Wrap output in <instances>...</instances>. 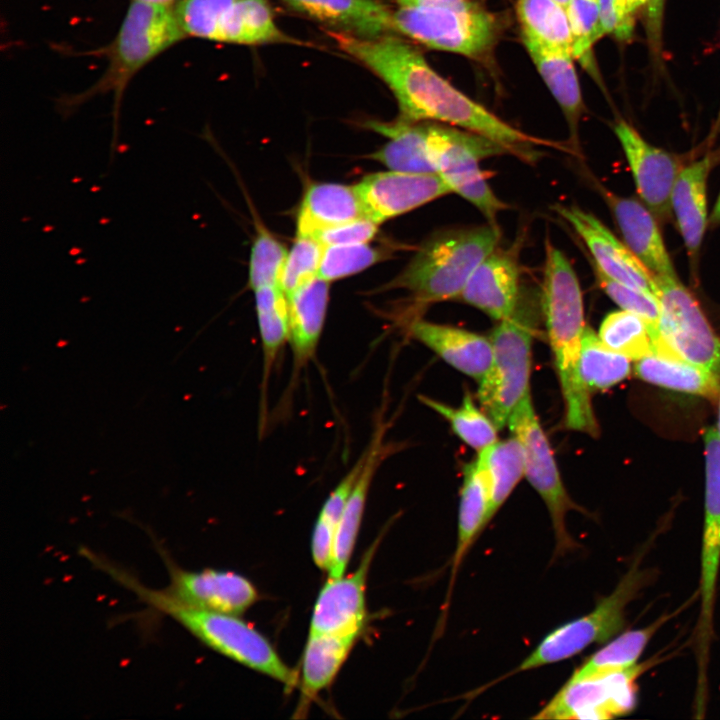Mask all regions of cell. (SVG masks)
<instances>
[{"label": "cell", "instance_id": "41", "mask_svg": "<svg viewBox=\"0 0 720 720\" xmlns=\"http://www.w3.org/2000/svg\"><path fill=\"white\" fill-rule=\"evenodd\" d=\"M288 251L268 230H258L249 260L248 284L254 291L267 285H280ZM281 286V285H280Z\"/></svg>", "mask_w": 720, "mask_h": 720}, {"label": "cell", "instance_id": "16", "mask_svg": "<svg viewBox=\"0 0 720 720\" xmlns=\"http://www.w3.org/2000/svg\"><path fill=\"white\" fill-rule=\"evenodd\" d=\"M614 130L642 200L655 216L669 219L672 189L684 161L649 144L625 121H619Z\"/></svg>", "mask_w": 720, "mask_h": 720}, {"label": "cell", "instance_id": "24", "mask_svg": "<svg viewBox=\"0 0 720 720\" xmlns=\"http://www.w3.org/2000/svg\"><path fill=\"white\" fill-rule=\"evenodd\" d=\"M713 156L708 153L680 171L671 193V209L691 258L698 255L707 225V178Z\"/></svg>", "mask_w": 720, "mask_h": 720}, {"label": "cell", "instance_id": "51", "mask_svg": "<svg viewBox=\"0 0 720 720\" xmlns=\"http://www.w3.org/2000/svg\"><path fill=\"white\" fill-rule=\"evenodd\" d=\"M151 4L171 5L174 0H132Z\"/></svg>", "mask_w": 720, "mask_h": 720}, {"label": "cell", "instance_id": "37", "mask_svg": "<svg viewBox=\"0 0 720 720\" xmlns=\"http://www.w3.org/2000/svg\"><path fill=\"white\" fill-rule=\"evenodd\" d=\"M629 360L607 347L600 337L586 326L582 337L579 372L590 392L607 389L624 380L630 374Z\"/></svg>", "mask_w": 720, "mask_h": 720}, {"label": "cell", "instance_id": "22", "mask_svg": "<svg viewBox=\"0 0 720 720\" xmlns=\"http://www.w3.org/2000/svg\"><path fill=\"white\" fill-rule=\"evenodd\" d=\"M409 332L452 367L478 381L492 364V342L482 335L420 319L410 324Z\"/></svg>", "mask_w": 720, "mask_h": 720}, {"label": "cell", "instance_id": "1", "mask_svg": "<svg viewBox=\"0 0 720 720\" xmlns=\"http://www.w3.org/2000/svg\"><path fill=\"white\" fill-rule=\"evenodd\" d=\"M331 36L342 51L388 86L404 120L434 121L476 133L528 163L537 160V146L563 148L515 128L469 98L439 75L421 51L401 35L359 38L331 32Z\"/></svg>", "mask_w": 720, "mask_h": 720}, {"label": "cell", "instance_id": "14", "mask_svg": "<svg viewBox=\"0 0 720 720\" xmlns=\"http://www.w3.org/2000/svg\"><path fill=\"white\" fill-rule=\"evenodd\" d=\"M157 544L169 574V584L160 591L170 600L196 609L239 615L257 599V591L246 578L233 572L179 567Z\"/></svg>", "mask_w": 720, "mask_h": 720}, {"label": "cell", "instance_id": "36", "mask_svg": "<svg viewBox=\"0 0 720 720\" xmlns=\"http://www.w3.org/2000/svg\"><path fill=\"white\" fill-rule=\"evenodd\" d=\"M254 293L263 347L264 386L280 349L289 340L288 301L280 285L263 286L254 290Z\"/></svg>", "mask_w": 720, "mask_h": 720}, {"label": "cell", "instance_id": "42", "mask_svg": "<svg viewBox=\"0 0 720 720\" xmlns=\"http://www.w3.org/2000/svg\"><path fill=\"white\" fill-rule=\"evenodd\" d=\"M234 0H177L174 11L186 36L217 41L223 16Z\"/></svg>", "mask_w": 720, "mask_h": 720}, {"label": "cell", "instance_id": "23", "mask_svg": "<svg viewBox=\"0 0 720 720\" xmlns=\"http://www.w3.org/2000/svg\"><path fill=\"white\" fill-rule=\"evenodd\" d=\"M385 426L378 424L365 449V461L358 479L347 499L337 526L333 559L329 570L330 578H338L349 562L354 543L361 524L368 491L373 477L391 447L384 443Z\"/></svg>", "mask_w": 720, "mask_h": 720}, {"label": "cell", "instance_id": "44", "mask_svg": "<svg viewBox=\"0 0 720 720\" xmlns=\"http://www.w3.org/2000/svg\"><path fill=\"white\" fill-rule=\"evenodd\" d=\"M593 268L600 288L623 310L635 313L646 322L653 339L655 351L660 342V306L658 300L649 294L609 278L595 266Z\"/></svg>", "mask_w": 720, "mask_h": 720}, {"label": "cell", "instance_id": "9", "mask_svg": "<svg viewBox=\"0 0 720 720\" xmlns=\"http://www.w3.org/2000/svg\"><path fill=\"white\" fill-rule=\"evenodd\" d=\"M522 311L518 302L513 314L493 330L492 364L479 381L482 410L498 429L508 424L514 409L529 394L532 327L528 312Z\"/></svg>", "mask_w": 720, "mask_h": 720}, {"label": "cell", "instance_id": "29", "mask_svg": "<svg viewBox=\"0 0 720 720\" xmlns=\"http://www.w3.org/2000/svg\"><path fill=\"white\" fill-rule=\"evenodd\" d=\"M365 127L389 139L370 158L394 171L436 173L427 149L428 121L412 122L399 117L392 122L367 121Z\"/></svg>", "mask_w": 720, "mask_h": 720}, {"label": "cell", "instance_id": "45", "mask_svg": "<svg viewBox=\"0 0 720 720\" xmlns=\"http://www.w3.org/2000/svg\"><path fill=\"white\" fill-rule=\"evenodd\" d=\"M324 245L315 237L296 236L286 258L280 285L286 297L318 276Z\"/></svg>", "mask_w": 720, "mask_h": 720}, {"label": "cell", "instance_id": "13", "mask_svg": "<svg viewBox=\"0 0 720 720\" xmlns=\"http://www.w3.org/2000/svg\"><path fill=\"white\" fill-rule=\"evenodd\" d=\"M705 442V504L701 548V607L696 630V654L708 657L713 637V614L720 569V436L709 427Z\"/></svg>", "mask_w": 720, "mask_h": 720}, {"label": "cell", "instance_id": "8", "mask_svg": "<svg viewBox=\"0 0 720 720\" xmlns=\"http://www.w3.org/2000/svg\"><path fill=\"white\" fill-rule=\"evenodd\" d=\"M393 21L398 35L476 61L490 58L502 31L499 17L481 5L472 9L398 7Z\"/></svg>", "mask_w": 720, "mask_h": 720}, {"label": "cell", "instance_id": "46", "mask_svg": "<svg viewBox=\"0 0 720 720\" xmlns=\"http://www.w3.org/2000/svg\"><path fill=\"white\" fill-rule=\"evenodd\" d=\"M378 226L373 220L364 217L326 229L316 238L324 246L367 243L376 235Z\"/></svg>", "mask_w": 720, "mask_h": 720}, {"label": "cell", "instance_id": "2", "mask_svg": "<svg viewBox=\"0 0 720 720\" xmlns=\"http://www.w3.org/2000/svg\"><path fill=\"white\" fill-rule=\"evenodd\" d=\"M542 308L565 406L567 428L598 435L590 391L579 372L584 322L577 275L566 256L545 240Z\"/></svg>", "mask_w": 720, "mask_h": 720}, {"label": "cell", "instance_id": "7", "mask_svg": "<svg viewBox=\"0 0 720 720\" xmlns=\"http://www.w3.org/2000/svg\"><path fill=\"white\" fill-rule=\"evenodd\" d=\"M427 149L436 173L451 192L474 205L489 221L506 205L494 194L481 168L486 158L510 154L499 143L454 126L428 121Z\"/></svg>", "mask_w": 720, "mask_h": 720}, {"label": "cell", "instance_id": "11", "mask_svg": "<svg viewBox=\"0 0 720 720\" xmlns=\"http://www.w3.org/2000/svg\"><path fill=\"white\" fill-rule=\"evenodd\" d=\"M660 342L653 354L678 358L720 373V338L678 277L656 276Z\"/></svg>", "mask_w": 720, "mask_h": 720}, {"label": "cell", "instance_id": "10", "mask_svg": "<svg viewBox=\"0 0 720 720\" xmlns=\"http://www.w3.org/2000/svg\"><path fill=\"white\" fill-rule=\"evenodd\" d=\"M510 430L521 443L525 458V476L546 505L554 533L553 558L578 549L579 543L566 526L571 510L583 511L568 495L557 464L538 417L530 393L518 404L508 420Z\"/></svg>", "mask_w": 720, "mask_h": 720}, {"label": "cell", "instance_id": "39", "mask_svg": "<svg viewBox=\"0 0 720 720\" xmlns=\"http://www.w3.org/2000/svg\"><path fill=\"white\" fill-rule=\"evenodd\" d=\"M602 342L628 359L639 360L654 353V344L646 322L627 310L608 314L599 335Z\"/></svg>", "mask_w": 720, "mask_h": 720}, {"label": "cell", "instance_id": "12", "mask_svg": "<svg viewBox=\"0 0 720 720\" xmlns=\"http://www.w3.org/2000/svg\"><path fill=\"white\" fill-rule=\"evenodd\" d=\"M647 664L582 680H567L536 719H610L636 705V679Z\"/></svg>", "mask_w": 720, "mask_h": 720}, {"label": "cell", "instance_id": "50", "mask_svg": "<svg viewBox=\"0 0 720 720\" xmlns=\"http://www.w3.org/2000/svg\"><path fill=\"white\" fill-rule=\"evenodd\" d=\"M710 223L713 225L720 224V194L717 198L716 204L711 214Z\"/></svg>", "mask_w": 720, "mask_h": 720}, {"label": "cell", "instance_id": "43", "mask_svg": "<svg viewBox=\"0 0 720 720\" xmlns=\"http://www.w3.org/2000/svg\"><path fill=\"white\" fill-rule=\"evenodd\" d=\"M382 257L367 243L324 246L318 276L328 282L337 280L368 268Z\"/></svg>", "mask_w": 720, "mask_h": 720}, {"label": "cell", "instance_id": "38", "mask_svg": "<svg viewBox=\"0 0 720 720\" xmlns=\"http://www.w3.org/2000/svg\"><path fill=\"white\" fill-rule=\"evenodd\" d=\"M419 399L448 420L455 434L470 447L481 451L497 441L498 428L484 411L476 407L469 393L465 394L457 408L426 396H419Z\"/></svg>", "mask_w": 720, "mask_h": 720}, {"label": "cell", "instance_id": "19", "mask_svg": "<svg viewBox=\"0 0 720 720\" xmlns=\"http://www.w3.org/2000/svg\"><path fill=\"white\" fill-rule=\"evenodd\" d=\"M378 542L379 539L370 546L351 575L329 577L315 603L310 634L362 631L366 620L367 574Z\"/></svg>", "mask_w": 720, "mask_h": 720}, {"label": "cell", "instance_id": "31", "mask_svg": "<svg viewBox=\"0 0 720 720\" xmlns=\"http://www.w3.org/2000/svg\"><path fill=\"white\" fill-rule=\"evenodd\" d=\"M639 378L679 392L715 399L720 393L719 374L690 362L651 354L635 365Z\"/></svg>", "mask_w": 720, "mask_h": 720}, {"label": "cell", "instance_id": "33", "mask_svg": "<svg viewBox=\"0 0 720 720\" xmlns=\"http://www.w3.org/2000/svg\"><path fill=\"white\" fill-rule=\"evenodd\" d=\"M360 633L309 634L302 671L306 694H316L332 682Z\"/></svg>", "mask_w": 720, "mask_h": 720}, {"label": "cell", "instance_id": "48", "mask_svg": "<svg viewBox=\"0 0 720 720\" xmlns=\"http://www.w3.org/2000/svg\"><path fill=\"white\" fill-rule=\"evenodd\" d=\"M398 7L405 8H455L472 9L480 6L477 0H394Z\"/></svg>", "mask_w": 720, "mask_h": 720}, {"label": "cell", "instance_id": "26", "mask_svg": "<svg viewBox=\"0 0 720 720\" xmlns=\"http://www.w3.org/2000/svg\"><path fill=\"white\" fill-rule=\"evenodd\" d=\"M538 73L560 106L569 128V143L578 153V127L584 103L572 53L523 43Z\"/></svg>", "mask_w": 720, "mask_h": 720}, {"label": "cell", "instance_id": "6", "mask_svg": "<svg viewBox=\"0 0 720 720\" xmlns=\"http://www.w3.org/2000/svg\"><path fill=\"white\" fill-rule=\"evenodd\" d=\"M184 37L172 4L132 1L109 48L103 76L83 96L113 92L119 99L142 67Z\"/></svg>", "mask_w": 720, "mask_h": 720}, {"label": "cell", "instance_id": "27", "mask_svg": "<svg viewBox=\"0 0 720 720\" xmlns=\"http://www.w3.org/2000/svg\"><path fill=\"white\" fill-rule=\"evenodd\" d=\"M489 504L490 494L486 474L478 460H475L464 467L458 511L456 548L451 559L449 588L443 606L442 618H445L447 607H449L458 570L468 551L488 524Z\"/></svg>", "mask_w": 720, "mask_h": 720}, {"label": "cell", "instance_id": "54", "mask_svg": "<svg viewBox=\"0 0 720 720\" xmlns=\"http://www.w3.org/2000/svg\"><path fill=\"white\" fill-rule=\"evenodd\" d=\"M554 1L557 2L558 4H560L561 6H563L565 9L567 8V5L570 2V0H554Z\"/></svg>", "mask_w": 720, "mask_h": 720}, {"label": "cell", "instance_id": "4", "mask_svg": "<svg viewBox=\"0 0 720 720\" xmlns=\"http://www.w3.org/2000/svg\"><path fill=\"white\" fill-rule=\"evenodd\" d=\"M500 236L492 223L441 232L388 286L408 290L420 305L458 298L476 267L497 248Z\"/></svg>", "mask_w": 720, "mask_h": 720}, {"label": "cell", "instance_id": "21", "mask_svg": "<svg viewBox=\"0 0 720 720\" xmlns=\"http://www.w3.org/2000/svg\"><path fill=\"white\" fill-rule=\"evenodd\" d=\"M599 191L628 248L656 276L678 277L652 211L634 198L621 197L600 186Z\"/></svg>", "mask_w": 720, "mask_h": 720}, {"label": "cell", "instance_id": "35", "mask_svg": "<svg viewBox=\"0 0 720 720\" xmlns=\"http://www.w3.org/2000/svg\"><path fill=\"white\" fill-rule=\"evenodd\" d=\"M477 460L489 485V523L525 475L524 451L520 441L513 436L484 448Z\"/></svg>", "mask_w": 720, "mask_h": 720}, {"label": "cell", "instance_id": "18", "mask_svg": "<svg viewBox=\"0 0 720 720\" xmlns=\"http://www.w3.org/2000/svg\"><path fill=\"white\" fill-rule=\"evenodd\" d=\"M519 246L496 248L476 267L460 296L495 320L509 318L519 302Z\"/></svg>", "mask_w": 720, "mask_h": 720}, {"label": "cell", "instance_id": "40", "mask_svg": "<svg viewBox=\"0 0 720 720\" xmlns=\"http://www.w3.org/2000/svg\"><path fill=\"white\" fill-rule=\"evenodd\" d=\"M566 11L572 35L573 57L598 80L593 46L605 35L599 0H570Z\"/></svg>", "mask_w": 720, "mask_h": 720}, {"label": "cell", "instance_id": "5", "mask_svg": "<svg viewBox=\"0 0 720 720\" xmlns=\"http://www.w3.org/2000/svg\"><path fill=\"white\" fill-rule=\"evenodd\" d=\"M653 576V571L641 567V559H636L614 590L602 598L589 613L552 630L515 669L499 680L515 673L561 662L579 654L592 644L613 638L625 626L627 606L648 585Z\"/></svg>", "mask_w": 720, "mask_h": 720}, {"label": "cell", "instance_id": "34", "mask_svg": "<svg viewBox=\"0 0 720 720\" xmlns=\"http://www.w3.org/2000/svg\"><path fill=\"white\" fill-rule=\"evenodd\" d=\"M663 615L646 627L627 631L593 653L575 669L568 680H582L628 669L637 661L650 639L670 619Z\"/></svg>", "mask_w": 720, "mask_h": 720}, {"label": "cell", "instance_id": "52", "mask_svg": "<svg viewBox=\"0 0 720 720\" xmlns=\"http://www.w3.org/2000/svg\"><path fill=\"white\" fill-rule=\"evenodd\" d=\"M719 128H720V110H719V114H718V117H717V119H716V122H715V125H714V128H713V129H714V135H715V133H717V132L719 131Z\"/></svg>", "mask_w": 720, "mask_h": 720}, {"label": "cell", "instance_id": "25", "mask_svg": "<svg viewBox=\"0 0 720 720\" xmlns=\"http://www.w3.org/2000/svg\"><path fill=\"white\" fill-rule=\"evenodd\" d=\"M364 217L365 209L355 186L314 183L301 202L296 236L316 238L326 229Z\"/></svg>", "mask_w": 720, "mask_h": 720}, {"label": "cell", "instance_id": "47", "mask_svg": "<svg viewBox=\"0 0 720 720\" xmlns=\"http://www.w3.org/2000/svg\"><path fill=\"white\" fill-rule=\"evenodd\" d=\"M602 28L605 34L613 35L619 41L633 37L635 16L627 7L626 0H599Z\"/></svg>", "mask_w": 720, "mask_h": 720}, {"label": "cell", "instance_id": "28", "mask_svg": "<svg viewBox=\"0 0 720 720\" xmlns=\"http://www.w3.org/2000/svg\"><path fill=\"white\" fill-rule=\"evenodd\" d=\"M289 343L297 367L312 358L322 333L329 301L328 281L319 276L287 297Z\"/></svg>", "mask_w": 720, "mask_h": 720}, {"label": "cell", "instance_id": "30", "mask_svg": "<svg viewBox=\"0 0 720 720\" xmlns=\"http://www.w3.org/2000/svg\"><path fill=\"white\" fill-rule=\"evenodd\" d=\"M217 42L241 45L302 44L277 26L267 0H234L223 16Z\"/></svg>", "mask_w": 720, "mask_h": 720}, {"label": "cell", "instance_id": "3", "mask_svg": "<svg viewBox=\"0 0 720 720\" xmlns=\"http://www.w3.org/2000/svg\"><path fill=\"white\" fill-rule=\"evenodd\" d=\"M112 577L151 608L169 616L209 648L292 688L297 677L268 640L236 615L178 604L160 590L147 588L117 567Z\"/></svg>", "mask_w": 720, "mask_h": 720}, {"label": "cell", "instance_id": "20", "mask_svg": "<svg viewBox=\"0 0 720 720\" xmlns=\"http://www.w3.org/2000/svg\"><path fill=\"white\" fill-rule=\"evenodd\" d=\"M283 1L294 11L325 25L330 32L359 38L395 33L394 10L381 0Z\"/></svg>", "mask_w": 720, "mask_h": 720}, {"label": "cell", "instance_id": "17", "mask_svg": "<svg viewBox=\"0 0 720 720\" xmlns=\"http://www.w3.org/2000/svg\"><path fill=\"white\" fill-rule=\"evenodd\" d=\"M355 187L366 216L379 225L451 193L436 173L394 170L367 175Z\"/></svg>", "mask_w": 720, "mask_h": 720}, {"label": "cell", "instance_id": "32", "mask_svg": "<svg viewBox=\"0 0 720 720\" xmlns=\"http://www.w3.org/2000/svg\"><path fill=\"white\" fill-rule=\"evenodd\" d=\"M516 15L523 43L572 53L566 9L554 0H517Z\"/></svg>", "mask_w": 720, "mask_h": 720}, {"label": "cell", "instance_id": "49", "mask_svg": "<svg viewBox=\"0 0 720 720\" xmlns=\"http://www.w3.org/2000/svg\"><path fill=\"white\" fill-rule=\"evenodd\" d=\"M626 1H627V7H628L629 12L634 16H635L636 12L639 9H641L642 7H644L645 5H647V4L652 5V8L650 10L652 11V9H653V12H654V14H653L654 23H656L657 25H660L657 22V18L659 16L656 14L654 8H656L657 11L661 10L663 0H626Z\"/></svg>", "mask_w": 720, "mask_h": 720}, {"label": "cell", "instance_id": "15", "mask_svg": "<svg viewBox=\"0 0 720 720\" xmlns=\"http://www.w3.org/2000/svg\"><path fill=\"white\" fill-rule=\"evenodd\" d=\"M553 210L584 241L593 257V266L609 278L657 299L656 275L597 217L575 205L557 204Z\"/></svg>", "mask_w": 720, "mask_h": 720}, {"label": "cell", "instance_id": "53", "mask_svg": "<svg viewBox=\"0 0 720 720\" xmlns=\"http://www.w3.org/2000/svg\"><path fill=\"white\" fill-rule=\"evenodd\" d=\"M717 431L720 436V393H719V406H718V424H717Z\"/></svg>", "mask_w": 720, "mask_h": 720}]
</instances>
